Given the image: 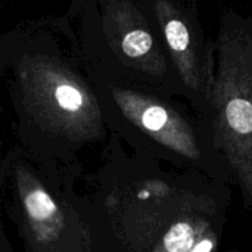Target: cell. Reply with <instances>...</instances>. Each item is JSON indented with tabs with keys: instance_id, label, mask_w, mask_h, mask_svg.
I'll list each match as a JSON object with an SVG mask.
<instances>
[{
	"instance_id": "obj_3",
	"label": "cell",
	"mask_w": 252,
	"mask_h": 252,
	"mask_svg": "<svg viewBox=\"0 0 252 252\" xmlns=\"http://www.w3.org/2000/svg\"><path fill=\"white\" fill-rule=\"evenodd\" d=\"M167 42L175 51H185L189 46V31L181 21L172 20L166 25Z\"/></svg>"
},
{
	"instance_id": "obj_1",
	"label": "cell",
	"mask_w": 252,
	"mask_h": 252,
	"mask_svg": "<svg viewBox=\"0 0 252 252\" xmlns=\"http://www.w3.org/2000/svg\"><path fill=\"white\" fill-rule=\"evenodd\" d=\"M26 209L34 220L43 221L51 218L57 211V206L51 197L42 189H34L25 199Z\"/></svg>"
},
{
	"instance_id": "obj_4",
	"label": "cell",
	"mask_w": 252,
	"mask_h": 252,
	"mask_svg": "<svg viewBox=\"0 0 252 252\" xmlns=\"http://www.w3.org/2000/svg\"><path fill=\"white\" fill-rule=\"evenodd\" d=\"M56 97L59 105L69 111H76L83 103L80 93L71 86H59L56 91Z\"/></svg>"
},
{
	"instance_id": "obj_6",
	"label": "cell",
	"mask_w": 252,
	"mask_h": 252,
	"mask_svg": "<svg viewBox=\"0 0 252 252\" xmlns=\"http://www.w3.org/2000/svg\"><path fill=\"white\" fill-rule=\"evenodd\" d=\"M214 248V243L211 239H203L202 241L196 244L193 249L189 252H212Z\"/></svg>"
},
{
	"instance_id": "obj_2",
	"label": "cell",
	"mask_w": 252,
	"mask_h": 252,
	"mask_svg": "<svg viewBox=\"0 0 252 252\" xmlns=\"http://www.w3.org/2000/svg\"><path fill=\"white\" fill-rule=\"evenodd\" d=\"M152 37L142 30L132 31L125 37L122 43L123 52L129 57H139L147 53L152 47Z\"/></svg>"
},
{
	"instance_id": "obj_5",
	"label": "cell",
	"mask_w": 252,
	"mask_h": 252,
	"mask_svg": "<svg viewBox=\"0 0 252 252\" xmlns=\"http://www.w3.org/2000/svg\"><path fill=\"white\" fill-rule=\"evenodd\" d=\"M167 115L161 107H149L143 115V123L150 130L161 129L162 126L166 123Z\"/></svg>"
}]
</instances>
